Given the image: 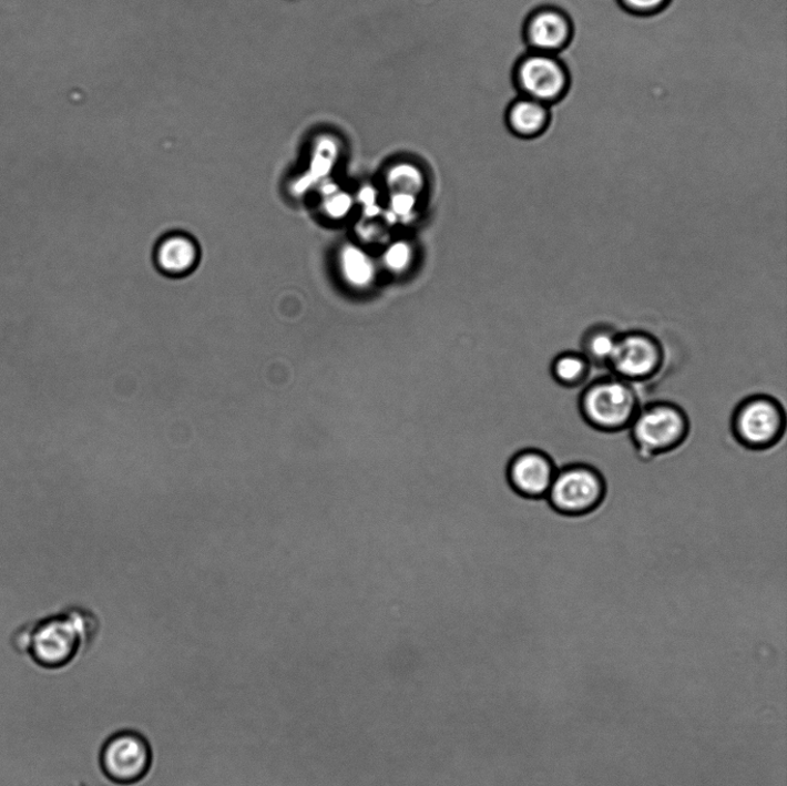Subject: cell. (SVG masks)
Listing matches in <instances>:
<instances>
[{
    "mask_svg": "<svg viewBox=\"0 0 787 786\" xmlns=\"http://www.w3.org/2000/svg\"><path fill=\"white\" fill-rule=\"evenodd\" d=\"M603 473L587 462L560 466L546 494L550 509L562 517H585L599 509L606 498Z\"/></svg>",
    "mask_w": 787,
    "mask_h": 786,
    "instance_id": "cell-4",
    "label": "cell"
},
{
    "mask_svg": "<svg viewBox=\"0 0 787 786\" xmlns=\"http://www.w3.org/2000/svg\"><path fill=\"white\" fill-rule=\"evenodd\" d=\"M517 82L527 98L546 104L564 94L568 76L555 58L536 52L521 61L517 70Z\"/></svg>",
    "mask_w": 787,
    "mask_h": 786,
    "instance_id": "cell-8",
    "label": "cell"
},
{
    "mask_svg": "<svg viewBox=\"0 0 787 786\" xmlns=\"http://www.w3.org/2000/svg\"><path fill=\"white\" fill-rule=\"evenodd\" d=\"M389 183L395 187L411 191H419L422 187V173L413 164L400 163L389 171Z\"/></svg>",
    "mask_w": 787,
    "mask_h": 786,
    "instance_id": "cell-16",
    "label": "cell"
},
{
    "mask_svg": "<svg viewBox=\"0 0 787 786\" xmlns=\"http://www.w3.org/2000/svg\"><path fill=\"white\" fill-rule=\"evenodd\" d=\"M549 113L545 104L522 99L514 102L508 112L510 130L520 137H535L546 127Z\"/></svg>",
    "mask_w": 787,
    "mask_h": 786,
    "instance_id": "cell-13",
    "label": "cell"
},
{
    "mask_svg": "<svg viewBox=\"0 0 787 786\" xmlns=\"http://www.w3.org/2000/svg\"><path fill=\"white\" fill-rule=\"evenodd\" d=\"M666 354L663 343L646 330L621 331L606 369L632 385L653 380L663 370Z\"/></svg>",
    "mask_w": 787,
    "mask_h": 786,
    "instance_id": "cell-6",
    "label": "cell"
},
{
    "mask_svg": "<svg viewBox=\"0 0 787 786\" xmlns=\"http://www.w3.org/2000/svg\"><path fill=\"white\" fill-rule=\"evenodd\" d=\"M593 366L580 351H564L553 358L551 376L555 382L565 389H578L590 382Z\"/></svg>",
    "mask_w": 787,
    "mask_h": 786,
    "instance_id": "cell-14",
    "label": "cell"
},
{
    "mask_svg": "<svg viewBox=\"0 0 787 786\" xmlns=\"http://www.w3.org/2000/svg\"><path fill=\"white\" fill-rule=\"evenodd\" d=\"M559 470V465L544 451L528 449L510 461L508 479L515 492L532 500H544Z\"/></svg>",
    "mask_w": 787,
    "mask_h": 786,
    "instance_id": "cell-9",
    "label": "cell"
},
{
    "mask_svg": "<svg viewBox=\"0 0 787 786\" xmlns=\"http://www.w3.org/2000/svg\"><path fill=\"white\" fill-rule=\"evenodd\" d=\"M630 439L641 460L673 452L686 442L688 417L679 405L656 400L641 405L630 426Z\"/></svg>",
    "mask_w": 787,
    "mask_h": 786,
    "instance_id": "cell-2",
    "label": "cell"
},
{
    "mask_svg": "<svg viewBox=\"0 0 787 786\" xmlns=\"http://www.w3.org/2000/svg\"><path fill=\"white\" fill-rule=\"evenodd\" d=\"M153 752L147 739L134 732L112 736L103 746L101 766L108 778L130 785L149 775Z\"/></svg>",
    "mask_w": 787,
    "mask_h": 786,
    "instance_id": "cell-7",
    "label": "cell"
},
{
    "mask_svg": "<svg viewBox=\"0 0 787 786\" xmlns=\"http://www.w3.org/2000/svg\"><path fill=\"white\" fill-rule=\"evenodd\" d=\"M349 208V200L345 195L334 197L330 203V212L334 215H344Z\"/></svg>",
    "mask_w": 787,
    "mask_h": 786,
    "instance_id": "cell-19",
    "label": "cell"
},
{
    "mask_svg": "<svg viewBox=\"0 0 787 786\" xmlns=\"http://www.w3.org/2000/svg\"><path fill=\"white\" fill-rule=\"evenodd\" d=\"M412 258V251L410 246L403 243H399L389 248L386 255V262L390 269L395 272L403 270L408 265H410Z\"/></svg>",
    "mask_w": 787,
    "mask_h": 786,
    "instance_id": "cell-17",
    "label": "cell"
},
{
    "mask_svg": "<svg viewBox=\"0 0 787 786\" xmlns=\"http://www.w3.org/2000/svg\"><path fill=\"white\" fill-rule=\"evenodd\" d=\"M620 333L611 325H593L581 335L579 351L590 360L593 367L606 368L615 353Z\"/></svg>",
    "mask_w": 787,
    "mask_h": 786,
    "instance_id": "cell-12",
    "label": "cell"
},
{
    "mask_svg": "<svg viewBox=\"0 0 787 786\" xmlns=\"http://www.w3.org/2000/svg\"><path fill=\"white\" fill-rule=\"evenodd\" d=\"M341 267L346 279L357 286L368 285L374 277V266L370 258L356 247L344 251Z\"/></svg>",
    "mask_w": 787,
    "mask_h": 786,
    "instance_id": "cell-15",
    "label": "cell"
},
{
    "mask_svg": "<svg viewBox=\"0 0 787 786\" xmlns=\"http://www.w3.org/2000/svg\"><path fill=\"white\" fill-rule=\"evenodd\" d=\"M571 27L568 19L553 10L535 13L527 27V38L538 52L546 53L562 49L569 41Z\"/></svg>",
    "mask_w": 787,
    "mask_h": 786,
    "instance_id": "cell-11",
    "label": "cell"
},
{
    "mask_svg": "<svg viewBox=\"0 0 787 786\" xmlns=\"http://www.w3.org/2000/svg\"><path fill=\"white\" fill-rule=\"evenodd\" d=\"M155 258L163 274L170 277H184L197 266L200 251L193 238L183 233H173L161 241Z\"/></svg>",
    "mask_w": 787,
    "mask_h": 786,
    "instance_id": "cell-10",
    "label": "cell"
},
{
    "mask_svg": "<svg viewBox=\"0 0 787 786\" xmlns=\"http://www.w3.org/2000/svg\"><path fill=\"white\" fill-rule=\"evenodd\" d=\"M578 404L582 419L605 433L628 429L641 407L634 385L610 372L590 381L582 389Z\"/></svg>",
    "mask_w": 787,
    "mask_h": 786,
    "instance_id": "cell-1",
    "label": "cell"
},
{
    "mask_svg": "<svg viewBox=\"0 0 787 786\" xmlns=\"http://www.w3.org/2000/svg\"><path fill=\"white\" fill-rule=\"evenodd\" d=\"M623 4L636 12H653L663 8L667 0H622Z\"/></svg>",
    "mask_w": 787,
    "mask_h": 786,
    "instance_id": "cell-18",
    "label": "cell"
},
{
    "mask_svg": "<svg viewBox=\"0 0 787 786\" xmlns=\"http://www.w3.org/2000/svg\"><path fill=\"white\" fill-rule=\"evenodd\" d=\"M99 626L92 611L79 608L47 620L32 635L33 656L44 666H64L95 636Z\"/></svg>",
    "mask_w": 787,
    "mask_h": 786,
    "instance_id": "cell-3",
    "label": "cell"
},
{
    "mask_svg": "<svg viewBox=\"0 0 787 786\" xmlns=\"http://www.w3.org/2000/svg\"><path fill=\"white\" fill-rule=\"evenodd\" d=\"M732 430L736 441L752 451H766L779 443L786 430L781 402L767 394L744 398L734 410Z\"/></svg>",
    "mask_w": 787,
    "mask_h": 786,
    "instance_id": "cell-5",
    "label": "cell"
}]
</instances>
